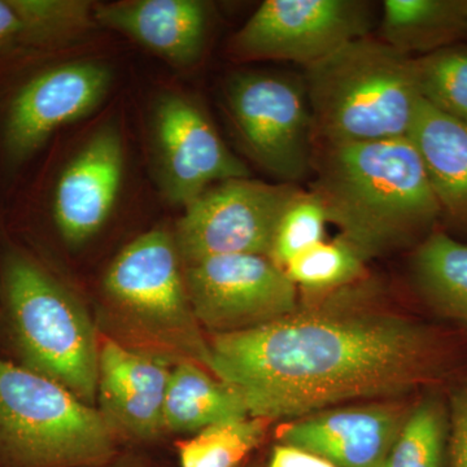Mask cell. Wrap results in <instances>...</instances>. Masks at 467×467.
Returning <instances> with one entry per match:
<instances>
[{"mask_svg":"<svg viewBox=\"0 0 467 467\" xmlns=\"http://www.w3.org/2000/svg\"><path fill=\"white\" fill-rule=\"evenodd\" d=\"M362 281L324 308L212 334L205 368L241 398L248 416L272 422L438 382L444 350L431 330L391 313L347 306L368 287Z\"/></svg>","mask_w":467,"mask_h":467,"instance_id":"6da1fadb","label":"cell"},{"mask_svg":"<svg viewBox=\"0 0 467 467\" xmlns=\"http://www.w3.org/2000/svg\"><path fill=\"white\" fill-rule=\"evenodd\" d=\"M312 186L339 239L368 261L425 235L442 216L409 138L321 147Z\"/></svg>","mask_w":467,"mask_h":467,"instance_id":"7a4b0ae2","label":"cell"},{"mask_svg":"<svg viewBox=\"0 0 467 467\" xmlns=\"http://www.w3.org/2000/svg\"><path fill=\"white\" fill-rule=\"evenodd\" d=\"M304 81L319 147L407 138L422 99L416 57L368 36L306 67Z\"/></svg>","mask_w":467,"mask_h":467,"instance_id":"3957f363","label":"cell"},{"mask_svg":"<svg viewBox=\"0 0 467 467\" xmlns=\"http://www.w3.org/2000/svg\"><path fill=\"white\" fill-rule=\"evenodd\" d=\"M119 434L99 409L50 378L0 358V462L7 467H95Z\"/></svg>","mask_w":467,"mask_h":467,"instance_id":"277c9868","label":"cell"},{"mask_svg":"<svg viewBox=\"0 0 467 467\" xmlns=\"http://www.w3.org/2000/svg\"><path fill=\"white\" fill-rule=\"evenodd\" d=\"M3 291L24 367L60 383L86 404H94L100 344L81 303L21 254L5 260Z\"/></svg>","mask_w":467,"mask_h":467,"instance_id":"5b68a950","label":"cell"},{"mask_svg":"<svg viewBox=\"0 0 467 467\" xmlns=\"http://www.w3.org/2000/svg\"><path fill=\"white\" fill-rule=\"evenodd\" d=\"M104 290L144 334L205 368L208 342L192 312L174 235L158 229L131 242L109 266Z\"/></svg>","mask_w":467,"mask_h":467,"instance_id":"8992f818","label":"cell"},{"mask_svg":"<svg viewBox=\"0 0 467 467\" xmlns=\"http://www.w3.org/2000/svg\"><path fill=\"white\" fill-rule=\"evenodd\" d=\"M226 101L252 159L281 183L296 184L315 165L312 112L304 77L239 72Z\"/></svg>","mask_w":467,"mask_h":467,"instance_id":"52a82bcc","label":"cell"},{"mask_svg":"<svg viewBox=\"0 0 467 467\" xmlns=\"http://www.w3.org/2000/svg\"><path fill=\"white\" fill-rule=\"evenodd\" d=\"M300 190L250 178L214 184L178 221L174 241L182 265L226 254L269 257L279 221Z\"/></svg>","mask_w":467,"mask_h":467,"instance_id":"ba28073f","label":"cell"},{"mask_svg":"<svg viewBox=\"0 0 467 467\" xmlns=\"http://www.w3.org/2000/svg\"><path fill=\"white\" fill-rule=\"evenodd\" d=\"M373 24V5L362 0H266L233 36L229 51L238 61L306 67L368 36Z\"/></svg>","mask_w":467,"mask_h":467,"instance_id":"9c48e42d","label":"cell"},{"mask_svg":"<svg viewBox=\"0 0 467 467\" xmlns=\"http://www.w3.org/2000/svg\"><path fill=\"white\" fill-rule=\"evenodd\" d=\"M183 275L193 315L212 334L247 330L299 309L296 285L267 256L209 257L183 266Z\"/></svg>","mask_w":467,"mask_h":467,"instance_id":"30bf717a","label":"cell"},{"mask_svg":"<svg viewBox=\"0 0 467 467\" xmlns=\"http://www.w3.org/2000/svg\"><path fill=\"white\" fill-rule=\"evenodd\" d=\"M153 140L162 192L175 205L186 208L216 183L250 178L207 116L181 95L160 98Z\"/></svg>","mask_w":467,"mask_h":467,"instance_id":"8fae6325","label":"cell"},{"mask_svg":"<svg viewBox=\"0 0 467 467\" xmlns=\"http://www.w3.org/2000/svg\"><path fill=\"white\" fill-rule=\"evenodd\" d=\"M109 69L75 63L54 67L24 86L12 101L5 144L12 161H23L60 126L92 112L109 90Z\"/></svg>","mask_w":467,"mask_h":467,"instance_id":"7c38bea8","label":"cell"},{"mask_svg":"<svg viewBox=\"0 0 467 467\" xmlns=\"http://www.w3.org/2000/svg\"><path fill=\"white\" fill-rule=\"evenodd\" d=\"M409 410L395 402L328 408L282 427L278 438L335 467H380Z\"/></svg>","mask_w":467,"mask_h":467,"instance_id":"4fadbf2b","label":"cell"},{"mask_svg":"<svg viewBox=\"0 0 467 467\" xmlns=\"http://www.w3.org/2000/svg\"><path fill=\"white\" fill-rule=\"evenodd\" d=\"M171 368L155 356L113 339L99 346V410L119 435L153 439L164 434L162 414Z\"/></svg>","mask_w":467,"mask_h":467,"instance_id":"5bb4252c","label":"cell"},{"mask_svg":"<svg viewBox=\"0 0 467 467\" xmlns=\"http://www.w3.org/2000/svg\"><path fill=\"white\" fill-rule=\"evenodd\" d=\"M122 174L121 137L116 129H101L67 165L55 192V221L69 244H81L104 225L119 195Z\"/></svg>","mask_w":467,"mask_h":467,"instance_id":"9a60e30c","label":"cell"},{"mask_svg":"<svg viewBox=\"0 0 467 467\" xmlns=\"http://www.w3.org/2000/svg\"><path fill=\"white\" fill-rule=\"evenodd\" d=\"M100 26L126 34L180 67L201 58L208 32V7L199 0H133L98 5Z\"/></svg>","mask_w":467,"mask_h":467,"instance_id":"2e32d148","label":"cell"},{"mask_svg":"<svg viewBox=\"0 0 467 467\" xmlns=\"http://www.w3.org/2000/svg\"><path fill=\"white\" fill-rule=\"evenodd\" d=\"M444 216L467 227V125L420 99L408 134Z\"/></svg>","mask_w":467,"mask_h":467,"instance_id":"e0dca14e","label":"cell"},{"mask_svg":"<svg viewBox=\"0 0 467 467\" xmlns=\"http://www.w3.org/2000/svg\"><path fill=\"white\" fill-rule=\"evenodd\" d=\"M245 417L250 416L241 398L205 368L184 361L171 368L162 431L198 434L209 426Z\"/></svg>","mask_w":467,"mask_h":467,"instance_id":"ac0fdd59","label":"cell"},{"mask_svg":"<svg viewBox=\"0 0 467 467\" xmlns=\"http://www.w3.org/2000/svg\"><path fill=\"white\" fill-rule=\"evenodd\" d=\"M380 41L401 54L427 55L467 33V0H386Z\"/></svg>","mask_w":467,"mask_h":467,"instance_id":"d6986e66","label":"cell"},{"mask_svg":"<svg viewBox=\"0 0 467 467\" xmlns=\"http://www.w3.org/2000/svg\"><path fill=\"white\" fill-rule=\"evenodd\" d=\"M413 278L426 303L467 328V244L445 233L426 236L413 259Z\"/></svg>","mask_w":467,"mask_h":467,"instance_id":"ffe728a7","label":"cell"},{"mask_svg":"<svg viewBox=\"0 0 467 467\" xmlns=\"http://www.w3.org/2000/svg\"><path fill=\"white\" fill-rule=\"evenodd\" d=\"M450 439V409L429 396L409 410L380 467H442Z\"/></svg>","mask_w":467,"mask_h":467,"instance_id":"44dd1931","label":"cell"},{"mask_svg":"<svg viewBox=\"0 0 467 467\" xmlns=\"http://www.w3.org/2000/svg\"><path fill=\"white\" fill-rule=\"evenodd\" d=\"M270 423L245 417L209 426L178 442L181 467H238L265 439Z\"/></svg>","mask_w":467,"mask_h":467,"instance_id":"7402d4cb","label":"cell"},{"mask_svg":"<svg viewBox=\"0 0 467 467\" xmlns=\"http://www.w3.org/2000/svg\"><path fill=\"white\" fill-rule=\"evenodd\" d=\"M420 98L467 125V46L451 45L416 57Z\"/></svg>","mask_w":467,"mask_h":467,"instance_id":"603a6c76","label":"cell"},{"mask_svg":"<svg viewBox=\"0 0 467 467\" xmlns=\"http://www.w3.org/2000/svg\"><path fill=\"white\" fill-rule=\"evenodd\" d=\"M296 287L335 292L364 279L365 261L339 238L301 252L285 266Z\"/></svg>","mask_w":467,"mask_h":467,"instance_id":"cb8c5ba5","label":"cell"},{"mask_svg":"<svg viewBox=\"0 0 467 467\" xmlns=\"http://www.w3.org/2000/svg\"><path fill=\"white\" fill-rule=\"evenodd\" d=\"M327 223L325 205L317 193L300 190L279 221L270 259L285 269L301 252L325 242Z\"/></svg>","mask_w":467,"mask_h":467,"instance_id":"d4e9b609","label":"cell"},{"mask_svg":"<svg viewBox=\"0 0 467 467\" xmlns=\"http://www.w3.org/2000/svg\"><path fill=\"white\" fill-rule=\"evenodd\" d=\"M24 32L36 36H63L84 29L90 20V3L70 0H9Z\"/></svg>","mask_w":467,"mask_h":467,"instance_id":"484cf974","label":"cell"},{"mask_svg":"<svg viewBox=\"0 0 467 467\" xmlns=\"http://www.w3.org/2000/svg\"><path fill=\"white\" fill-rule=\"evenodd\" d=\"M448 409L450 467H467V379L451 393Z\"/></svg>","mask_w":467,"mask_h":467,"instance_id":"4316f807","label":"cell"},{"mask_svg":"<svg viewBox=\"0 0 467 467\" xmlns=\"http://www.w3.org/2000/svg\"><path fill=\"white\" fill-rule=\"evenodd\" d=\"M267 467H335L317 454L294 447L279 444L273 451L272 460Z\"/></svg>","mask_w":467,"mask_h":467,"instance_id":"83f0119b","label":"cell"},{"mask_svg":"<svg viewBox=\"0 0 467 467\" xmlns=\"http://www.w3.org/2000/svg\"><path fill=\"white\" fill-rule=\"evenodd\" d=\"M23 32V23L9 0H0V43Z\"/></svg>","mask_w":467,"mask_h":467,"instance_id":"f1b7e54d","label":"cell"}]
</instances>
